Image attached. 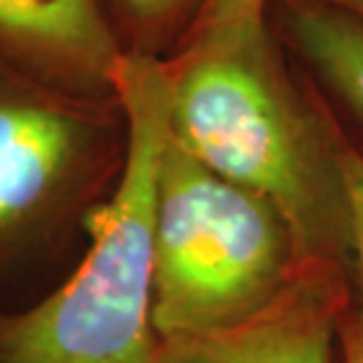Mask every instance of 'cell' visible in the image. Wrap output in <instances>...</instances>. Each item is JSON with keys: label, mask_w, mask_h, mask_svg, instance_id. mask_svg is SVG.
Masks as SVG:
<instances>
[{"label": "cell", "mask_w": 363, "mask_h": 363, "mask_svg": "<svg viewBox=\"0 0 363 363\" xmlns=\"http://www.w3.org/2000/svg\"><path fill=\"white\" fill-rule=\"evenodd\" d=\"M165 64L172 140L203 168L269 203L297 264L350 276L337 116L314 85L288 74L269 28L236 45H182Z\"/></svg>", "instance_id": "6da1fadb"}, {"label": "cell", "mask_w": 363, "mask_h": 363, "mask_svg": "<svg viewBox=\"0 0 363 363\" xmlns=\"http://www.w3.org/2000/svg\"><path fill=\"white\" fill-rule=\"evenodd\" d=\"M113 97L125 121L116 189L85 217L88 250L76 272L33 309L0 323V363L154 361L156 199L170 137V74L163 57L125 50Z\"/></svg>", "instance_id": "7a4b0ae2"}, {"label": "cell", "mask_w": 363, "mask_h": 363, "mask_svg": "<svg viewBox=\"0 0 363 363\" xmlns=\"http://www.w3.org/2000/svg\"><path fill=\"white\" fill-rule=\"evenodd\" d=\"M300 269L293 238L269 203L203 168L170 135L154 234L151 321L158 342L248 321Z\"/></svg>", "instance_id": "3957f363"}, {"label": "cell", "mask_w": 363, "mask_h": 363, "mask_svg": "<svg viewBox=\"0 0 363 363\" xmlns=\"http://www.w3.org/2000/svg\"><path fill=\"white\" fill-rule=\"evenodd\" d=\"M350 302L342 269L302 267L259 314L227 330L163 340L151 363H337Z\"/></svg>", "instance_id": "277c9868"}, {"label": "cell", "mask_w": 363, "mask_h": 363, "mask_svg": "<svg viewBox=\"0 0 363 363\" xmlns=\"http://www.w3.org/2000/svg\"><path fill=\"white\" fill-rule=\"evenodd\" d=\"M123 52L97 0H0V71L101 99Z\"/></svg>", "instance_id": "5b68a950"}, {"label": "cell", "mask_w": 363, "mask_h": 363, "mask_svg": "<svg viewBox=\"0 0 363 363\" xmlns=\"http://www.w3.org/2000/svg\"><path fill=\"white\" fill-rule=\"evenodd\" d=\"M74 99L0 71V236L38 215L81 158L90 128Z\"/></svg>", "instance_id": "8992f818"}, {"label": "cell", "mask_w": 363, "mask_h": 363, "mask_svg": "<svg viewBox=\"0 0 363 363\" xmlns=\"http://www.w3.org/2000/svg\"><path fill=\"white\" fill-rule=\"evenodd\" d=\"M283 45L363 128V21L311 0H274Z\"/></svg>", "instance_id": "52a82bcc"}, {"label": "cell", "mask_w": 363, "mask_h": 363, "mask_svg": "<svg viewBox=\"0 0 363 363\" xmlns=\"http://www.w3.org/2000/svg\"><path fill=\"white\" fill-rule=\"evenodd\" d=\"M133 45L128 50L158 57L163 48L182 43L206 0H116Z\"/></svg>", "instance_id": "ba28073f"}, {"label": "cell", "mask_w": 363, "mask_h": 363, "mask_svg": "<svg viewBox=\"0 0 363 363\" xmlns=\"http://www.w3.org/2000/svg\"><path fill=\"white\" fill-rule=\"evenodd\" d=\"M272 0H206L182 45H236L267 31Z\"/></svg>", "instance_id": "9c48e42d"}, {"label": "cell", "mask_w": 363, "mask_h": 363, "mask_svg": "<svg viewBox=\"0 0 363 363\" xmlns=\"http://www.w3.org/2000/svg\"><path fill=\"white\" fill-rule=\"evenodd\" d=\"M337 151L350 196L352 245H350V290L352 307L363 321V151L342 130L337 118Z\"/></svg>", "instance_id": "30bf717a"}, {"label": "cell", "mask_w": 363, "mask_h": 363, "mask_svg": "<svg viewBox=\"0 0 363 363\" xmlns=\"http://www.w3.org/2000/svg\"><path fill=\"white\" fill-rule=\"evenodd\" d=\"M337 361L340 363H363V321L352 307L340 325V345H337Z\"/></svg>", "instance_id": "8fae6325"}, {"label": "cell", "mask_w": 363, "mask_h": 363, "mask_svg": "<svg viewBox=\"0 0 363 363\" xmlns=\"http://www.w3.org/2000/svg\"><path fill=\"white\" fill-rule=\"evenodd\" d=\"M311 3H321V5H328L333 10H340L350 17L363 21V0H311Z\"/></svg>", "instance_id": "7c38bea8"}]
</instances>
